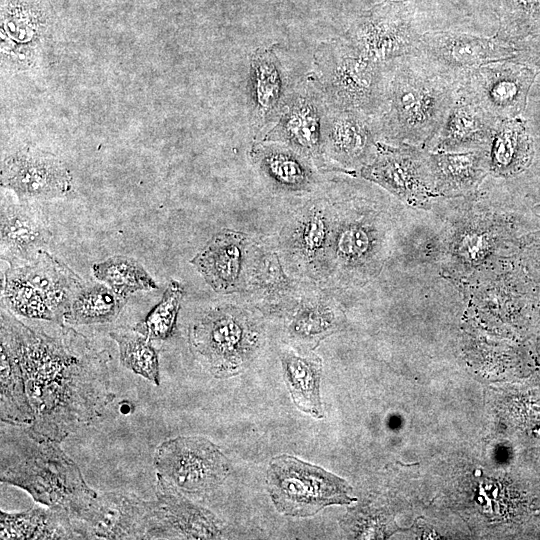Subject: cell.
<instances>
[{
  "label": "cell",
  "mask_w": 540,
  "mask_h": 540,
  "mask_svg": "<svg viewBox=\"0 0 540 540\" xmlns=\"http://www.w3.org/2000/svg\"><path fill=\"white\" fill-rule=\"evenodd\" d=\"M387 67L383 104L373 117L379 140L426 150L447 117L460 80L420 55L395 59Z\"/></svg>",
  "instance_id": "7a4b0ae2"
},
{
  "label": "cell",
  "mask_w": 540,
  "mask_h": 540,
  "mask_svg": "<svg viewBox=\"0 0 540 540\" xmlns=\"http://www.w3.org/2000/svg\"><path fill=\"white\" fill-rule=\"evenodd\" d=\"M183 295L182 285L178 281L171 280L159 303L133 329L151 341L169 338L175 329Z\"/></svg>",
  "instance_id": "e575fe53"
},
{
  "label": "cell",
  "mask_w": 540,
  "mask_h": 540,
  "mask_svg": "<svg viewBox=\"0 0 540 540\" xmlns=\"http://www.w3.org/2000/svg\"><path fill=\"white\" fill-rule=\"evenodd\" d=\"M1 343L17 357L34 421L26 426L37 440L61 443L103 416L115 398L106 351L73 328L55 335L34 330L2 308Z\"/></svg>",
  "instance_id": "6da1fadb"
},
{
  "label": "cell",
  "mask_w": 540,
  "mask_h": 540,
  "mask_svg": "<svg viewBox=\"0 0 540 540\" xmlns=\"http://www.w3.org/2000/svg\"><path fill=\"white\" fill-rule=\"evenodd\" d=\"M373 211L346 209L335 215L329 265L346 274L363 275L375 270L382 235Z\"/></svg>",
  "instance_id": "4fadbf2b"
},
{
  "label": "cell",
  "mask_w": 540,
  "mask_h": 540,
  "mask_svg": "<svg viewBox=\"0 0 540 540\" xmlns=\"http://www.w3.org/2000/svg\"><path fill=\"white\" fill-rule=\"evenodd\" d=\"M0 539H79L69 514L48 506L0 513Z\"/></svg>",
  "instance_id": "484cf974"
},
{
  "label": "cell",
  "mask_w": 540,
  "mask_h": 540,
  "mask_svg": "<svg viewBox=\"0 0 540 540\" xmlns=\"http://www.w3.org/2000/svg\"><path fill=\"white\" fill-rule=\"evenodd\" d=\"M51 232L43 216L27 205L2 204L1 259L10 266L34 260L45 249Z\"/></svg>",
  "instance_id": "7402d4cb"
},
{
  "label": "cell",
  "mask_w": 540,
  "mask_h": 540,
  "mask_svg": "<svg viewBox=\"0 0 540 540\" xmlns=\"http://www.w3.org/2000/svg\"><path fill=\"white\" fill-rule=\"evenodd\" d=\"M360 174L413 206H425L439 196L425 149L379 141L374 158Z\"/></svg>",
  "instance_id": "9c48e42d"
},
{
  "label": "cell",
  "mask_w": 540,
  "mask_h": 540,
  "mask_svg": "<svg viewBox=\"0 0 540 540\" xmlns=\"http://www.w3.org/2000/svg\"><path fill=\"white\" fill-rule=\"evenodd\" d=\"M503 39L517 24L540 16V0H500Z\"/></svg>",
  "instance_id": "8d00e7d4"
},
{
  "label": "cell",
  "mask_w": 540,
  "mask_h": 540,
  "mask_svg": "<svg viewBox=\"0 0 540 540\" xmlns=\"http://www.w3.org/2000/svg\"><path fill=\"white\" fill-rule=\"evenodd\" d=\"M155 468L183 492L203 494L219 486L229 474L220 449L202 437H177L160 444Z\"/></svg>",
  "instance_id": "52a82bcc"
},
{
  "label": "cell",
  "mask_w": 540,
  "mask_h": 540,
  "mask_svg": "<svg viewBox=\"0 0 540 540\" xmlns=\"http://www.w3.org/2000/svg\"><path fill=\"white\" fill-rule=\"evenodd\" d=\"M132 408H133V406H132L131 404H129L128 406H126V402H125V403L123 402V403L120 405V411H121V413H123V414L130 413V412L132 411Z\"/></svg>",
  "instance_id": "74e56055"
},
{
  "label": "cell",
  "mask_w": 540,
  "mask_h": 540,
  "mask_svg": "<svg viewBox=\"0 0 540 540\" xmlns=\"http://www.w3.org/2000/svg\"><path fill=\"white\" fill-rule=\"evenodd\" d=\"M267 484L275 508L292 517H309L329 505L356 501L347 481L286 454L271 460Z\"/></svg>",
  "instance_id": "5b68a950"
},
{
  "label": "cell",
  "mask_w": 540,
  "mask_h": 540,
  "mask_svg": "<svg viewBox=\"0 0 540 540\" xmlns=\"http://www.w3.org/2000/svg\"><path fill=\"white\" fill-rule=\"evenodd\" d=\"M506 60L469 70L458 86L497 120L514 118L523 110L534 78L528 67Z\"/></svg>",
  "instance_id": "8fae6325"
},
{
  "label": "cell",
  "mask_w": 540,
  "mask_h": 540,
  "mask_svg": "<svg viewBox=\"0 0 540 540\" xmlns=\"http://www.w3.org/2000/svg\"><path fill=\"white\" fill-rule=\"evenodd\" d=\"M1 184L23 202L65 196L71 189V176L55 157L23 151L9 157L2 166Z\"/></svg>",
  "instance_id": "e0dca14e"
},
{
  "label": "cell",
  "mask_w": 540,
  "mask_h": 540,
  "mask_svg": "<svg viewBox=\"0 0 540 540\" xmlns=\"http://www.w3.org/2000/svg\"><path fill=\"white\" fill-rule=\"evenodd\" d=\"M260 332L251 315L234 305L207 311L190 331L193 352L216 377L237 374L253 356Z\"/></svg>",
  "instance_id": "8992f818"
},
{
  "label": "cell",
  "mask_w": 540,
  "mask_h": 540,
  "mask_svg": "<svg viewBox=\"0 0 540 540\" xmlns=\"http://www.w3.org/2000/svg\"><path fill=\"white\" fill-rule=\"evenodd\" d=\"M250 155L262 175L277 190L302 193L310 191L316 184L311 160L285 144L262 141L252 146Z\"/></svg>",
  "instance_id": "603a6c76"
},
{
  "label": "cell",
  "mask_w": 540,
  "mask_h": 540,
  "mask_svg": "<svg viewBox=\"0 0 540 540\" xmlns=\"http://www.w3.org/2000/svg\"><path fill=\"white\" fill-rule=\"evenodd\" d=\"M489 173L511 176L530 163L533 149L529 134L517 118L498 120L487 145Z\"/></svg>",
  "instance_id": "4316f807"
},
{
  "label": "cell",
  "mask_w": 540,
  "mask_h": 540,
  "mask_svg": "<svg viewBox=\"0 0 540 540\" xmlns=\"http://www.w3.org/2000/svg\"><path fill=\"white\" fill-rule=\"evenodd\" d=\"M379 141L372 117L357 110L329 106L324 156L332 162L349 170H361L374 158Z\"/></svg>",
  "instance_id": "2e32d148"
},
{
  "label": "cell",
  "mask_w": 540,
  "mask_h": 540,
  "mask_svg": "<svg viewBox=\"0 0 540 540\" xmlns=\"http://www.w3.org/2000/svg\"><path fill=\"white\" fill-rule=\"evenodd\" d=\"M497 121L458 87L443 125L426 150L464 152L486 147Z\"/></svg>",
  "instance_id": "ffe728a7"
},
{
  "label": "cell",
  "mask_w": 540,
  "mask_h": 540,
  "mask_svg": "<svg viewBox=\"0 0 540 540\" xmlns=\"http://www.w3.org/2000/svg\"><path fill=\"white\" fill-rule=\"evenodd\" d=\"M334 217L327 202L316 200L298 210L284 228V252L309 273L329 268Z\"/></svg>",
  "instance_id": "9a60e30c"
},
{
  "label": "cell",
  "mask_w": 540,
  "mask_h": 540,
  "mask_svg": "<svg viewBox=\"0 0 540 540\" xmlns=\"http://www.w3.org/2000/svg\"><path fill=\"white\" fill-rule=\"evenodd\" d=\"M248 237L239 231L223 229L216 233L190 263L216 292L230 293L244 282Z\"/></svg>",
  "instance_id": "44dd1931"
},
{
  "label": "cell",
  "mask_w": 540,
  "mask_h": 540,
  "mask_svg": "<svg viewBox=\"0 0 540 540\" xmlns=\"http://www.w3.org/2000/svg\"><path fill=\"white\" fill-rule=\"evenodd\" d=\"M428 159L439 196L470 194L489 173L487 146L464 152L428 151Z\"/></svg>",
  "instance_id": "d4e9b609"
},
{
  "label": "cell",
  "mask_w": 540,
  "mask_h": 540,
  "mask_svg": "<svg viewBox=\"0 0 540 540\" xmlns=\"http://www.w3.org/2000/svg\"><path fill=\"white\" fill-rule=\"evenodd\" d=\"M539 260H540V257H539Z\"/></svg>",
  "instance_id": "f35d334b"
},
{
  "label": "cell",
  "mask_w": 540,
  "mask_h": 540,
  "mask_svg": "<svg viewBox=\"0 0 540 540\" xmlns=\"http://www.w3.org/2000/svg\"><path fill=\"white\" fill-rule=\"evenodd\" d=\"M0 416L1 422L30 425L34 412L29 402L22 369L17 357L1 343Z\"/></svg>",
  "instance_id": "f546056e"
},
{
  "label": "cell",
  "mask_w": 540,
  "mask_h": 540,
  "mask_svg": "<svg viewBox=\"0 0 540 540\" xmlns=\"http://www.w3.org/2000/svg\"><path fill=\"white\" fill-rule=\"evenodd\" d=\"M335 318V311L324 301L304 302L293 317L290 331L302 340H316L333 329Z\"/></svg>",
  "instance_id": "d590c367"
},
{
  "label": "cell",
  "mask_w": 540,
  "mask_h": 540,
  "mask_svg": "<svg viewBox=\"0 0 540 540\" xmlns=\"http://www.w3.org/2000/svg\"><path fill=\"white\" fill-rule=\"evenodd\" d=\"M291 88L285 68L272 48H260L249 58L247 99L251 122L259 129L272 126Z\"/></svg>",
  "instance_id": "ac0fdd59"
},
{
  "label": "cell",
  "mask_w": 540,
  "mask_h": 540,
  "mask_svg": "<svg viewBox=\"0 0 540 540\" xmlns=\"http://www.w3.org/2000/svg\"><path fill=\"white\" fill-rule=\"evenodd\" d=\"M127 298L100 283L83 285L73 300L64 321L69 325H91L115 320Z\"/></svg>",
  "instance_id": "4dcf8cb0"
},
{
  "label": "cell",
  "mask_w": 540,
  "mask_h": 540,
  "mask_svg": "<svg viewBox=\"0 0 540 540\" xmlns=\"http://www.w3.org/2000/svg\"><path fill=\"white\" fill-rule=\"evenodd\" d=\"M314 79L330 107L357 110L373 118L383 104L388 67L365 57L343 37L318 46Z\"/></svg>",
  "instance_id": "277c9868"
},
{
  "label": "cell",
  "mask_w": 540,
  "mask_h": 540,
  "mask_svg": "<svg viewBox=\"0 0 540 540\" xmlns=\"http://www.w3.org/2000/svg\"><path fill=\"white\" fill-rule=\"evenodd\" d=\"M2 298L15 314L31 319L54 321L57 317L42 294H40L14 267L4 274Z\"/></svg>",
  "instance_id": "d6a6232c"
},
{
  "label": "cell",
  "mask_w": 540,
  "mask_h": 540,
  "mask_svg": "<svg viewBox=\"0 0 540 540\" xmlns=\"http://www.w3.org/2000/svg\"><path fill=\"white\" fill-rule=\"evenodd\" d=\"M93 275L118 295H129L157 288L154 279L135 259L116 255L92 266Z\"/></svg>",
  "instance_id": "1f68e13d"
},
{
  "label": "cell",
  "mask_w": 540,
  "mask_h": 540,
  "mask_svg": "<svg viewBox=\"0 0 540 540\" xmlns=\"http://www.w3.org/2000/svg\"><path fill=\"white\" fill-rule=\"evenodd\" d=\"M328 108L315 83L298 85L262 141L279 142L311 161H322Z\"/></svg>",
  "instance_id": "30bf717a"
},
{
  "label": "cell",
  "mask_w": 540,
  "mask_h": 540,
  "mask_svg": "<svg viewBox=\"0 0 540 540\" xmlns=\"http://www.w3.org/2000/svg\"><path fill=\"white\" fill-rule=\"evenodd\" d=\"M498 236L491 220L476 219L460 226L451 243L453 262L465 272H485L496 262Z\"/></svg>",
  "instance_id": "f1b7e54d"
},
{
  "label": "cell",
  "mask_w": 540,
  "mask_h": 540,
  "mask_svg": "<svg viewBox=\"0 0 540 540\" xmlns=\"http://www.w3.org/2000/svg\"><path fill=\"white\" fill-rule=\"evenodd\" d=\"M151 539L217 538L214 517L185 499L170 481L157 473Z\"/></svg>",
  "instance_id": "d6986e66"
},
{
  "label": "cell",
  "mask_w": 540,
  "mask_h": 540,
  "mask_svg": "<svg viewBox=\"0 0 540 540\" xmlns=\"http://www.w3.org/2000/svg\"><path fill=\"white\" fill-rule=\"evenodd\" d=\"M511 52L497 37L486 38L456 32L425 33L418 49V55L459 80L469 70L506 59Z\"/></svg>",
  "instance_id": "5bb4252c"
},
{
  "label": "cell",
  "mask_w": 540,
  "mask_h": 540,
  "mask_svg": "<svg viewBox=\"0 0 540 540\" xmlns=\"http://www.w3.org/2000/svg\"><path fill=\"white\" fill-rule=\"evenodd\" d=\"M109 335L118 344L122 365L159 385L158 353L151 340L134 329H119Z\"/></svg>",
  "instance_id": "836d02e7"
},
{
  "label": "cell",
  "mask_w": 540,
  "mask_h": 540,
  "mask_svg": "<svg viewBox=\"0 0 540 540\" xmlns=\"http://www.w3.org/2000/svg\"><path fill=\"white\" fill-rule=\"evenodd\" d=\"M280 358L284 379L295 405L315 418H322L321 359L315 355L300 356L291 351H283Z\"/></svg>",
  "instance_id": "83f0119b"
},
{
  "label": "cell",
  "mask_w": 540,
  "mask_h": 540,
  "mask_svg": "<svg viewBox=\"0 0 540 540\" xmlns=\"http://www.w3.org/2000/svg\"><path fill=\"white\" fill-rule=\"evenodd\" d=\"M14 267L40 294L44 296L58 323L83 287V283L66 264L45 250L31 262Z\"/></svg>",
  "instance_id": "cb8c5ba5"
},
{
  "label": "cell",
  "mask_w": 540,
  "mask_h": 540,
  "mask_svg": "<svg viewBox=\"0 0 540 540\" xmlns=\"http://www.w3.org/2000/svg\"><path fill=\"white\" fill-rule=\"evenodd\" d=\"M422 36L407 5L390 3L376 7L355 22L344 39L365 57L385 64L418 55Z\"/></svg>",
  "instance_id": "ba28073f"
},
{
  "label": "cell",
  "mask_w": 540,
  "mask_h": 540,
  "mask_svg": "<svg viewBox=\"0 0 540 540\" xmlns=\"http://www.w3.org/2000/svg\"><path fill=\"white\" fill-rule=\"evenodd\" d=\"M24 425L2 422L0 480L17 486L35 502L80 520L97 496L60 443L31 437Z\"/></svg>",
  "instance_id": "3957f363"
},
{
  "label": "cell",
  "mask_w": 540,
  "mask_h": 540,
  "mask_svg": "<svg viewBox=\"0 0 540 540\" xmlns=\"http://www.w3.org/2000/svg\"><path fill=\"white\" fill-rule=\"evenodd\" d=\"M154 501L127 492L96 496L80 520L73 521L79 539H151Z\"/></svg>",
  "instance_id": "7c38bea8"
}]
</instances>
